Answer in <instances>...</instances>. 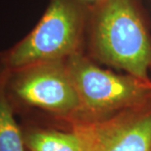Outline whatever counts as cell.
Returning a JSON list of instances; mask_svg holds the SVG:
<instances>
[{"label": "cell", "mask_w": 151, "mask_h": 151, "mask_svg": "<svg viewBox=\"0 0 151 151\" xmlns=\"http://www.w3.org/2000/svg\"><path fill=\"white\" fill-rule=\"evenodd\" d=\"M96 57L148 81L151 40L132 0H106L98 11L92 32Z\"/></svg>", "instance_id": "cell-1"}, {"label": "cell", "mask_w": 151, "mask_h": 151, "mask_svg": "<svg viewBox=\"0 0 151 151\" xmlns=\"http://www.w3.org/2000/svg\"><path fill=\"white\" fill-rule=\"evenodd\" d=\"M65 64L80 99L77 121H98L115 112H127L151 103L148 81L103 70L78 52Z\"/></svg>", "instance_id": "cell-2"}, {"label": "cell", "mask_w": 151, "mask_h": 151, "mask_svg": "<svg viewBox=\"0 0 151 151\" xmlns=\"http://www.w3.org/2000/svg\"><path fill=\"white\" fill-rule=\"evenodd\" d=\"M83 23L74 1L52 0L37 27L3 56L5 71L67 60L78 52Z\"/></svg>", "instance_id": "cell-3"}, {"label": "cell", "mask_w": 151, "mask_h": 151, "mask_svg": "<svg viewBox=\"0 0 151 151\" xmlns=\"http://www.w3.org/2000/svg\"><path fill=\"white\" fill-rule=\"evenodd\" d=\"M7 73L8 92L28 106L77 121L80 99L65 61L39 63Z\"/></svg>", "instance_id": "cell-4"}, {"label": "cell", "mask_w": 151, "mask_h": 151, "mask_svg": "<svg viewBox=\"0 0 151 151\" xmlns=\"http://www.w3.org/2000/svg\"><path fill=\"white\" fill-rule=\"evenodd\" d=\"M94 151H151V103L99 121Z\"/></svg>", "instance_id": "cell-5"}, {"label": "cell", "mask_w": 151, "mask_h": 151, "mask_svg": "<svg viewBox=\"0 0 151 151\" xmlns=\"http://www.w3.org/2000/svg\"><path fill=\"white\" fill-rule=\"evenodd\" d=\"M99 121L74 122L72 131L31 129L24 134L29 151H94L98 137Z\"/></svg>", "instance_id": "cell-6"}, {"label": "cell", "mask_w": 151, "mask_h": 151, "mask_svg": "<svg viewBox=\"0 0 151 151\" xmlns=\"http://www.w3.org/2000/svg\"><path fill=\"white\" fill-rule=\"evenodd\" d=\"M6 78L7 73L0 77V151H26L24 134L15 120L8 98Z\"/></svg>", "instance_id": "cell-7"}]
</instances>
